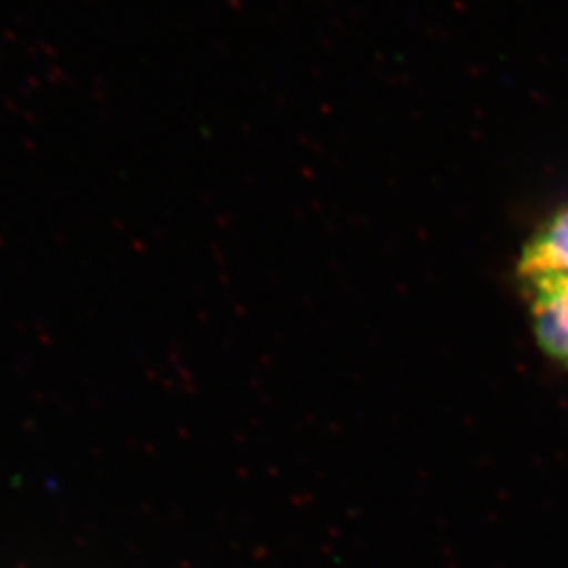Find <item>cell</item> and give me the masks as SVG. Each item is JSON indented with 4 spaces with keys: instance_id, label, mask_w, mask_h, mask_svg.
<instances>
[{
    "instance_id": "6da1fadb",
    "label": "cell",
    "mask_w": 568,
    "mask_h": 568,
    "mask_svg": "<svg viewBox=\"0 0 568 568\" xmlns=\"http://www.w3.org/2000/svg\"><path fill=\"white\" fill-rule=\"evenodd\" d=\"M539 347L568 368V278L551 274L520 276Z\"/></svg>"
},
{
    "instance_id": "7a4b0ae2",
    "label": "cell",
    "mask_w": 568,
    "mask_h": 568,
    "mask_svg": "<svg viewBox=\"0 0 568 568\" xmlns=\"http://www.w3.org/2000/svg\"><path fill=\"white\" fill-rule=\"evenodd\" d=\"M532 274L568 278V204L554 213L525 246L518 264V276Z\"/></svg>"
}]
</instances>
